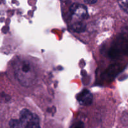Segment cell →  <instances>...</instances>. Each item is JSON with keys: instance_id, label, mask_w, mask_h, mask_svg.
<instances>
[{"instance_id": "obj_1", "label": "cell", "mask_w": 128, "mask_h": 128, "mask_svg": "<svg viewBox=\"0 0 128 128\" xmlns=\"http://www.w3.org/2000/svg\"><path fill=\"white\" fill-rule=\"evenodd\" d=\"M14 74L19 82L25 87L34 84L37 77L34 65L29 60L18 59L14 64Z\"/></svg>"}, {"instance_id": "obj_2", "label": "cell", "mask_w": 128, "mask_h": 128, "mask_svg": "<svg viewBox=\"0 0 128 128\" xmlns=\"http://www.w3.org/2000/svg\"><path fill=\"white\" fill-rule=\"evenodd\" d=\"M10 128H41L40 119L36 114L27 109L20 111L18 120H11L10 122Z\"/></svg>"}, {"instance_id": "obj_3", "label": "cell", "mask_w": 128, "mask_h": 128, "mask_svg": "<svg viewBox=\"0 0 128 128\" xmlns=\"http://www.w3.org/2000/svg\"><path fill=\"white\" fill-rule=\"evenodd\" d=\"M70 11L73 16L81 20L85 19L88 16L87 8L81 4H73L70 8Z\"/></svg>"}, {"instance_id": "obj_4", "label": "cell", "mask_w": 128, "mask_h": 128, "mask_svg": "<svg viewBox=\"0 0 128 128\" xmlns=\"http://www.w3.org/2000/svg\"><path fill=\"white\" fill-rule=\"evenodd\" d=\"M77 100L80 104L84 106H88L92 103L93 100V96L91 92L87 90H84L77 96Z\"/></svg>"}, {"instance_id": "obj_5", "label": "cell", "mask_w": 128, "mask_h": 128, "mask_svg": "<svg viewBox=\"0 0 128 128\" xmlns=\"http://www.w3.org/2000/svg\"><path fill=\"white\" fill-rule=\"evenodd\" d=\"M71 28L74 32H81L84 31L86 27H85V25L81 22H76L71 26Z\"/></svg>"}, {"instance_id": "obj_6", "label": "cell", "mask_w": 128, "mask_h": 128, "mask_svg": "<svg viewBox=\"0 0 128 128\" xmlns=\"http://www.w3.org/2000/svg\"><path fill=\"white\" fill-rule=\"evenodd\" d=\"M118 2L121 10L128 13V0H118Z\"/></svg>"}, {"instance_id": "obj_7", "label": "cell", "mask_w": 128, "mask_h": 128, "mask_svg": "<svg viewBox=\"0 0 128 128\" xmlns=\"http://www.w3.org/2000/svg\"><path fill=\"white\" fill-rule=\"evenodd\" d=\"M70 128H84V125L82 121H77L74 122Z\"/></svg>"}, {"instance_id": "obj_8", "label": "cell", "mask_w": 128, "mask_h": 128, "mask_svg": "<svg viewBox=\"0 0 128 128\" xmlns=\"http://www.w3.org/2000/svg\"><path fill=\"white\" fill-rule=\"evenodd\" d=\"M87 4H94L97 2V0H84Z\"/></svg>"}]
</instances>
